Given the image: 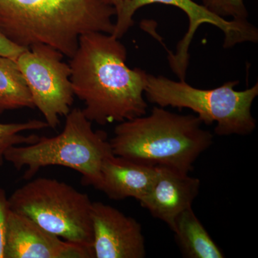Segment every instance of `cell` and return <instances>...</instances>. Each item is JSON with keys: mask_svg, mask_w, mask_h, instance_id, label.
<instances>
[{"mask_svg": "<svg viewBox=\"0 0 258 258\" xmlns=\"http://www.w3.org/2000/svg\"><path fill=\"white\" fill-rule=\"evenodd\" d=\"M25 50V48L19 47L13 42H10L0 32V56L10 57V58L16 60L17 57Z\"/></svg>", "mask_w": 258, "mask_h": 258, "instance_id": "18", "label": "cell"}, {"mask_svg": "<svg viewBox=\"0 0 258 258\" xmlns=\"http://www.w3.org/2000/svg\"><path fill=\"white\" fill-rule=\"evenodd\" d=\"M49 128L45 120H30L23 123H5L0 122V166L4 164L5 154L13 146L31 144L38 140V136H25L23 132Z\"/></svg>", "mask_w": 258, "mask_h": 258, "instance_id": "15", "label": "cell"}, {"mask_svg": "<svg viewBox=\"0 0 258 258\" xmlns=\"http://www.w3.org/2000/svg\"><path fill=\"white\" fill-rule=\"evenodd\" d=\"M9 203L12 211L64 240L92 250V202L87 194L63 181L39 177L15 190Z\"/></svg>", "mask_w": 258, "mask_h": 258, "instance_id": "6", "label": "cell"}, {"mask_svg": "<svg viewBox=\"0 0 258 258\" xmlns=\"http://www.w3.org/2000/svg\"><path fill=\"white\" fill-rule=\"evenodd\" d=\"M87 247L60 238L25 215L10 210L5 258H92Z\"/></svg>", "mask_w": 258, "mask_h": 258, "instance_id": "10", "label": "cell"}, {"mask_svg": "<svg viewBox=\"0 0 258 258\" xmlns=\"http://www.w3.org/2000/svg\"><path fill=\"white\" fill-rule=\"evenodd\" d=\"M10 212L9 198L3 188H0V258H5V242L8 217Z\"/></svg>", "mask_w": 258, "mask_h": 258, "instance_id": "17", "label": "cell"}, {"mask_svg": "<svg viewBox=\"0 0 258 258\" xmlns=\"http://www.w3.org/2000/svg\"><path fill=\"white\" fill-rule=\"evenodd\" d=\"M203 5L214 15L232 17L233 20H247L248 13L244 0H203Z\"/></svg>", "mask_w": 258, "mask_h": 258, "instance_id": "16", "label": "cell"}, {"mask_svg": "<svg viewBox=\"0 0 258 258\" xmlns=\"http://www.w3.org/2000/svg\"><path fill=\"white\" fill-rule=\"evenodd\" d=\"M91 217L93 257H146L145 238L137 220L101 202H92Z\"/></svg>", "mask_w": 258, "mask_h": 258, "instance_id": "9", "label": "cell"}, {"mask_svg": "<svg viewBox=\"0 0 258 258\" xmlns=\"http://www.w3.org/2000/svg\"><path fill=\"white\" fill-rule=\"evenodd\" d=\"M200 189L198 178L171 168L157 166L154 182L140 204L172 230L180 214L192 207Z\"/></svg>", "mask_w": 258, "mask_h": 258, "instance_id": "11", "label": "cell"}, {"mask_svg": "<svg viewBox=\"0 0 258 258\" xmlns=\"http://www.w3.org/2000/svg\"><path fill=\"white\" fill-rule=\"evenodd\" d=\"M63 57L53 47L39 44L25 49L15 60L34 106L53 129L60 124L61 117L69 114L74 101L71 68L62 60Z\"/></svg>", "mask_w": 258, "mask_h": 258, "instance_id": "7", "label": "cell"}, {"mask_svg": "<svg viewBox=\"0 0 258 258\" xmlns=\"http://www.w3.org/2000/svg\"><path fill=\"white\" fill-rule=\"evenodd\" d=\"M103 2L107 3V4L111 5L113 8H115V11H116V15L120 11V10L123 8V5L125 3H128L130 0H103Z\"/></svg>", "mask_w": 258, "mask_h": 258, "instance_id": "19", "label": "cell"}, {"mask_svg": "<svg viewBox=\"0 0 258 258\" xmlns=\"http://www.w3.org/2000/svg\"><path fill=\"white\" fill-rule=\"evenodd\" d=\"M157 166L147 165L114 154L103 161L100 191L114 200L134 198L139 203L154 182Z\"/></svg>", "mask_w": 258, "mask_h": 258, "instance_id": "12", "label": "cell"}, {"mask_svg": "<svg viewBox=\"0 0 258 258\" xmlns=\"http://www.w3.org/2000/svg\"><path fill=\"white\" fill-rule=\"evenodd\" d=\"M125 47L112 34L90 32L79 39L70 61L75 96L91 122L104 125L147 113L144 98L147 74L129 69Z\"/></svg>", "mask_w": 258, "mask_h": 258, "instance_id": "1", "label": "cell"}, {"mask_svg": "<svg viewBox=\"0 0 258 258\" xmlns=\"http://www.w3.org/2000/svg\"><path fill=\"white\" fill-rule=\"evenodd\" d=\"M195 115H179L154 107L150 114L120 122L110 139L118 157L189 174L195 161L213 143Z\"/></svg>", "mask_w": 258, "mask_h": 258, "instance_id": "3", "label": "cell"}, {"mask_svg": "<svg viewBox=\"0 0 258 258\" xmlns=\"http://www.w3.org/2000/svg\"><path fill=\"white\" fill-rule=\"evenodd\" d=\"M154 3L176 7L182 10L189 19L188 31L178 44L176 54L169 53L168 57L171 69L177 75L180 81H185L186 69L189 64L190 43L192 41L195 32L203 24L214 25L225 33L224 47L225 48L241 42H257V28L247 20H226L214 15L203 5H199L192 0H130L123 5L116 15V22L114 23V30L112 35L117 38H121L134 25L133 16L136 11L145 5Z\"/></svg>", "mask_w": 258, "mask_h": 258, "instance_id": "8", "label": "cell"}, {"mask_svg": "<svg viewBox=\"0 0 258 258\" xmlns=\"http://www.w3.org/2000/svg\"><path fill=\"white\" fill-rule=\"evenodd\" d=\"M35 108L28 85L15 59L0 56V113Z\"/></svg>", "mask_w": 258, "mask_h": 258, "instance_id": "14", "label": "cell"}, {"mask_svg": "<svg viewBox=\"0 0 258 258\" xmlns=\"http://www.w3.org/2000/svg\"><path fill=\"white\" fill-rule=\"evenodd\" d=\"M113 154L107 134L93 130L92 122L77 108L66 115L63 130L58 135L13 146L5 153V160L18 171L26 168L25 180L32 179L42 168L62 166L78 171L83 183L99 189L103 161Z\"/></svg>", "mask_w": 258, "mask_h": 258, "instance_id": "4", "label": "cell"}, {"mask_svg": "<svg viewBox=\"0 0 258 258\" xmlns=\"http://www.w3.org/2000/svg\"><path fill=\"white\" fill-rule=\"evenodd\" d=\"M180 251L186 258H223L225 254L217 246L193 211L185 210L176 218L172 230Z\"/></svg>", "mask_w": 258, "mask_h": 258, "instance_id": "13", "label": "cell"}, {"mask_svg": "<svg viewBox=\"0 0 258 258\" xmlns=\"http://www.w3.org/2000/svg\"><path fill=\"white\" fill-rule=\"evenodd\" d=\"M238 81H229L214 89H199L184 81L148 74L145 93L148 101L159 107L189 108L203 123H216L218 136L249 135L256 128L251 113L258 95V83L244 91H235Z\"/></svg>", "mask_w": 258, "mask_h": 258, "instance_id": "5", "label": "cell"}, {"mask_svg": "<svg viewBox=\"0 0 258 258\" xmlns=\"http://www.w3.org/2000/svg\"><path fill=\"white\" fill-rule=\"evenodd\" d=\"M115 14L103 0H0V32L19 47L42 44L71 58L82 35L113 33Z\"/></svg>", "mask_w": 258, "mask_h": 258, "instance_id": "2", "label": "cell"}]
</instances>
